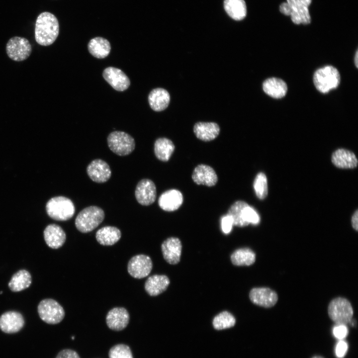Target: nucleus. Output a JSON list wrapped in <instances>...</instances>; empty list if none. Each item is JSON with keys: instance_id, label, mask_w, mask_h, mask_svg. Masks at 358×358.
<instances>
[{"instance_id": "2eb2a0df", "label": "nucleus", "mask_w": 358, "mask_h": 358, "mask_svg": "<svg viewBox=\"0 0 358 358\" xmlns=\"http://www.w3.org/2000/svg\"><path fill=\"white\" fill-rule=\"evenodd\" d=\"M24 325V318L18 312L7 311L0 316V329L5 333H17L23 328Z\"/></svg>"}, {"instance_id": "f03ea898", "label": "nucleus", "mask_w": 358, "mask_h": 358, "mask_svg": "<svg viewBox=\"0 0 358 358\" xmlns=\"http://www.w3.org/2000/svg\"><path fill=\"white\" fill-rule=\"evenodd\" d=\"M312 0H286L279 6V11L284 15L290 16L295 24H308L311 16L308 7Z\"/></svg>"}, {"instance_id": "a211bd4d", "label": "nucleus", "mask_w": 358, "mask_h": 358, "mask_svg": "<svg viewBox=\"0 0 358 358\" xmlns=\"http://www.w3.org/2000/svg\"><path fill=\"white\" fill-rule=\"evenodd\" d=\"M182 246L179 239L170 237L163 242L161 249L163 257L171 265L178 264L181 256Z\"/></svg>"}, {"instance_id": "c03bdc74", "label": "nucleus", "mask_w": 358, "mask_h": 358, "mask_svg": "<svg viewBox=\"0 0 358 358\" xmlns=\"http://www.w3.org/2000/svg\"><path fill=\"white\" fill-rule=\"evenodd\" d=\"M2 293V291H1L0 292V294H1Z\"/></svg>"}, {"instance_id": "79ce46f5", "label": "nucleus", "mask_w": 358, "mask_h": 358, "mask_svg": "<svg viewBox=\"0 0 358 358\" xmlns=\"http://www.w3.org/2000/svg\"><path fill=\"white\" fill-rule=\"evenodd\" d=\"M358 51H357V52H356V54H355V63L356 66V67H357V68H358Z\"/></svg>"}, {"instance_id": "9b49d317", "label": "nucleus", "mask_w": 358, "mask_h": 358, "mask_svg": "<svg viewBox=\"0 0 358 358\" xmlns=\"http://www.w3.org/2000/svg\"><path fill=\"white\" fill-rule=\"evenodd\" d=\"M135 195L138 202L142 205L148 206L153 204L157 195L154 182L148 179H141L136 185Z\"/></svg>"}, {"instance_id": "f3484780", "label": "nucleus", "mask_w": 358, "mask_h": 358, "mask_svg": "<svg viewBox=\"0 0 358 358\" xmlns=\"http://www.w3.org/2000/svg\"><path fill=\"white\" fill-rule=\"evenodd\" d=\"M192 179L196 184L207 186L215 185L218 181V177L214 170L204 164L198 165L194 168Z\"/></svg>"}, {"instance_id": "58836bf2", "label": "nucleus", "mask_w": 358, "mask_h": 358, "mask_svg": "<svg viewBox=\"0 0 358 358\" xmlns=\"http://www.w3.org/2000/svg\"><path fill=\"white\" fill-rule=\"evenodd\" d=\"M348 348V345L346 342L340 340L336 345L335 348V354L338 358H343L346 355Z\"/></svg>"}, {"instance_id": "a878e982", "label": "nucleus", "mask_w": 358, "mask_h": 358, "mask_svg": "<svg viewBox=\"0 0 358 358\" xmlns=\"http://www.w3.org/2000/svg\"><path fill=\"white\" fill-rule=\"evenodd\" d=\"M121 236V231L114 226H104L97 231L95 237L101 245L111 246L117 242Z\"/></svg>"}, {"instance_id": "a19ab883", "label": "nucleus", "mask_w": 358, "mask_h": 358, "mask_svg": "<svg viewBox=\"0 0 358 358\" xmlns=\"http://www.w3.org/2000/svg\"><path fill=\"white\" fill-rule=\"evenodd\" d=\"M353 228L356 231L358 230V209L353 214L351 219Z\"/></svg>"}, {"instance_id": "6ab92c4d", "label": "nucleus", "mask_w": 358, "mask_h": 358, "mask_svg": "<svg viewBox=\"0 0 358 358\" xmlns=\"http://www.w3.org/2000/svg\"><path fill=\"white\" fill-rule=\"evenodd\" d=\"M183 195L177 189H173L163 192L159 197L158 204L163 210L174 211L178 209L183 202Z\"/></svg>"}, {"instance_id": "6e6552de", "label": "nucleus", "mask_w": 358, "mask_h": 358, "mask_svg": "<svg viewBox=\"0 0 358 358\" xmlns=\"http://www.w3.org/2000/svg\"><path fill=\"white\" fill-rule=\"evenodd\" d=\"M37 311L41 319L49 324L59 323L65 316L62 306L52 299L41 300L38 305Z\"/></svg>"}, {"instance_id": "9d476101", "label": "nucleus", "mask_w": 358, "mask_h": 358, "mask_svg": "<svg viewBox=\"0 0 358 358\" xmlns=\"http://www.w3.org/2000/svg\"><path fill=\"white\" fill-rule=\"evenodd\" d=\"M151 258L145 255L140 254L133 257L129 261L127 270L129 274L135 278H143L147 276L152 269Z\"/></svg>"}, {"instance_id": "39448f33", "label": "nucleus", "mask_w": 358, "mask_h": 358, "mask_svg": "<svg viewBox=\"0 0 358 358\" xmlns=\"http://www.w3.org/2000/svg\"><path fill=\"white\" fill-rule=\"evenodd\" d=\"M313 82L318 90L326 93L339 86L340 75L336 68L332 66H326L318 69L315 72Z\"/></svg>"}, {"instance_id": "f704fd0d", "label": "nucleus", "mask_w": 358, "mask_h": 358, "mask_svg": "<svg viewBox=\"0 0 358 358\" xmlns=\"http://www.w3.org/2000/svg\"><path fill=\"white\" fill-rule=\"evenodd\" d=\"M108 356L109 358H133L129 347L122 344L111 347L109 351Z\"/></svg>"}, {"instance_id": "5701e85b", "label": "nucleus", "mask_w": 358, "mask_h": 358, "mask_svg": "<svg viewBox=\"0 0 358 358\" xmlns=\"http://www.w3.org/2000/svg\"><path fill=\"white\" fill-rule=\"evenodd\" d=\"M170 284L165 275L155 274L149 277L145 283V289L151 296L158 295L165 291Z\"/></svg>"}, {"instance_id": "cd10ccee", "label": "nucleus", "mask_w": 358, "mask_h": 358, "mask_svg": "<svg viewBox=\"0 0 358 358\" xmlns=\"http://www.w3.org/2000/svg\"><path fill=\"white\" fill-rule=\"evenodd\" d=\"M224 7L234 20H241L246 16L247 6L244 0H224Z\"/></svg>"}, {"instance_id": "e433bc0d", "label": "nucleus", "mask_w": 358, "mask_h": 358, "mask_svg": "<svg viewBox=\"0 0 358 358\" xmlns=\"http://www.w3.org/2000/svg\"><path fill=\"white\" fill-rule=\"evenodd\" d=\"M334 337L339 339L343 340L346 338L348 334V329L346 325L337 324L333 330Z\"/></svg>"}, {"instance_id": "aec40b11", "label": "nucleus", "mask_w": 358, "mask_h": 358, "mask_svg": "<svg viewBox=\"0 0 358 358\" xmlns=\"http://www.w3.org/2000/svg\"><path fill=\"white\" fill-rule=\"evenodd\" d=\"M43 234L46 244L52 249L60 248L66 239V235L63 229L55 224L48 225L44 229Z\"/></svg>"}, {"instance_id": "2f4dec72", "label": "nucleus", "mask_w": 358, "mask_h": 358, "mask_svg": "<svg viewBox=\"0 0 358 358\" xmlns=\"http://www.w3.org/2000/svg\"><path fill=\"white\" fill-rule=\"evenodd\" d=\"M248 205L246 202L238 200L230 207L227 214L232 218L234 225L242 227L249 225L243 217L244 209Z\"/></svg>"}, {"instance_id": "4be33fe9", "label": "nucleus", "mask_w": 358, "mask_h": 358, "mask_svg": "<svg viewBox=\"0 0 358 358\" xmlns=\"http://www.w3.org/2000/svg\"><path fill=\"white\" fill-rule=\"evenodd\" d=\"M193 131L198 139L203 141H210L218 136L220 127L215 122H199L195 124Z\"/></svg>"}, {"instance_id": "7ed1b4c3", "label": "nucleus", "mask_w": 358, "mask_h": 358, "mask_svg": "<svg viewBox=\"0 0 358 358\" xmlns=\"http://www.w3.org/2000/svg\"><path fill=\"white\" fill-rule=\"evenodd\" d=\"M104 211L99 207L90 206L82 210L75 219V226L82 233H88L95 229L103 221Z\"/></svg>"}, {"instance_id": "20e7f679", "label": "nucleus", "mask_w": 358, "mask_h": 358, "mask_svg": "<svg viewBox=\"0 0 358 358\" xmlns=\"http://www.w3.org/2000/svg\"><path fill=\"white\" fill-rule=\"evenodd\" d=\"M46 210L51 218L57 221H67L74 216L75 207L70 199L58 196L51 198L47 202Z\"/></svg>"}, {"instance_id": "393cba45", "label": "nucleus", "mask_w": 358, "mask_h": 358, "mask_svg": "<svg viewBox=\"0 0 358 358\" xmlns=\"http://www.w3.org/2000/svg\"><path fill=\"white\" fill-rule=\"evenodd\" d=\"M263 89L266 93L274 98H280L287 92L286 84L281 79L270 78L266 80L263 84Z\"/></svg>"}, {"instance_id": "0eeeda50", "label": "nucleus", "mask_w": 358, "mask_h": 358, "mask_svg": "<svg viewBox=\"0 0 358 358\" xmlns=\"http://www.w3.org/2000/svg\"><path fill=\"white\" fill-rule=\"evenodd\" d=\"M107 141L110 150L120 156L129 155L135 148L134 139L123 131L111 132L107 137Z\"/></svg>"}, {"instance_id": "37998d69", "label": "nucleus", "mask_w": 358, "mask_h": 358, "mask_svg": "<svg viewBox=\"0 0 358 358\" xmlns=\"http://www.w3.org/2000/svg\"><path fill=\"white\" fill-rule=\"evenodd\" d=\"M313 358H322L321 357H319V356H316V357H313Z\"/></svg>"}, {"instance_id": "412c9836", "label": "nucleus", "mask_w": 358, "mask_h": 358, "mask_svg": "<svg viewBox=\"0 0 358 358\" xmlns=\"http://www.w3.org/2000/svg\"><path fill=\"white\" fill-rule=\"evenodd\" d=\"M331 161L334 166L340 169H354L358 163L355 154L343 148L338 149L332 153Z\"/></svg>"}, {"instance_id": "1a4fd4ad", "label": "nucleus", "mask_w": 358, "mask_h": 358, "mask_svg": "<svg viewBox=\"0 0 358 358\" xmlns=\"http://www.w3.org/2000/svg\"><path fill=\"white\" fill-rule=\"evenodd\" d=\"M5 49L6 54L10 59L20 62L29 57L32 52V46L26 38L14 36L7 41Z\"/></svg>"}, {"instance_id": "b1692460", "label": "nucleus", "mask_w": 358, "mask_h": 358, "mask_svg": "<svg viewBox=\"0 0 358 358\" xmlns=\"http://www.w3.org/2000/svg\"><path fill=\"white\" fill-rule=\"evenodd\" d=\"M170 101L168 91L163 88L153 89L148 95V101L151 108L156 111L165 109Z\"/></svg>"}, {"instance_id": "4468645a", "label": "nucleus", "mask_w": 358, "mask_h": 358, "mask_svg": "<svg viewBox=\"0 0 358 358\" xmlns=\"http://www.w3.org/2000/svg\"><path fill=\"white\" fill-rule=\"evenodd\" d=\"M87 173L89 178L97 183L106 182L111 176L109 165L99 159L93 160L89 164L87 168Z\"/></svg>"}, {"instance_id": "72a5a7b5", "label": "nucleus", "mask_w": 358, "mask_h": 358, "mask_svg": "<svg viewBox=\"0 0 358 358\" xmlns=\"http://www.w3.org/2000/svg\"><path fill=\"white\" fill-rule=\"evenodd\" d=\"M254 188L255 193L260 199H265L268 194L267 178L262 172L258 173L254 180Z\"/></svg>"}, {"instance_id": "423d86ee", "label": "nucleus", "mask_w": 358, "mask_h": 358, "mask_svg": "<svg viewBox=\"0 0 358 358\" xmlns=\"http://www.w3.org/2000/svg\"><path fill=\"white\" fill-rule=\"evenodd\" d=\"M330 319L337 324L350 323L353 316V309L350 302L343 297H337L331 301L328 307Z\"/></svg>"}, {"instance_id": "4c0bfd02", "label": "nucleus", "mask_w": 358, "mask_h": 358, "mask_svg": "<svg viewBox=\"0 0 358 358\" xmlns=\"http://www.w3.org/2000/svg\"><path fill=\"white\" fill-rule=\"evenodd\" d=\"M221 225L223 233L225 234L229 233L233 225L232 218L228 214L223 216L221 218Z\"/></svg>"}, {"instance_id": "7c9ffc66", "label": "nucleus", "mask_w": 358, "mask_h": 358, "mask_svg": "<svg viewBox=\"0 0 358 358\" xmlns=\"http://www.w3.org/2000/svg\"><path fill=\"white\" fill-rule=\"evenodd\" d=\"M231 260L232 264L235 266H251L256 261V255L249 248L239 249L235 251L231 255Z\"/></svg>"}, {"instance_id": "bb28decb", "label": "nucleus", "mask_w": 358, "mask_h": 358, "mask_svg": "<svg viewBox=\"0 0 358 358\" xmlns=\"http://www.w3.org/2000/svg\"><path fill=\"white\" fill-rule=\"evenodd\" d=\"M90 53L94 57L103 59L107 57L111 50L109 42L101 37H96L91 39L88 45Z\"/></svg>"}, {"instance_id": "c9c22d12", "label": "nucleus", "mask_w": 358, "mask_h": 358, "mask_svg": "<svg viewBox=\"0 0 358 358\" xmlns=\"http://www.w3.org/2000/svg\"><path fill=\"white\" fill-rule=\"evenodd\" d=\"M243 217L244 220L249 224L257 225L259 223L260 218L255 210L249 206H247L244 209Z\"/></svg>"}, {"instance_id": "f257e3e1", "label": "nucleus", "mask_w": 358, "mask_h": 358, "mask_svg": "<svg viewBox=\"0 0 358 358\" xmlns=\"http://www.w3.org/2000/svg\"><path fill=\"white\" fill-rule=\"evenodd\" d=\"M59 33V22L53 14L44 11L39 14L35 26V39L38 44L44 46L51 45Z\"/></svg>"}, {"instance_id": "ddd939ff", "label": "nucleus", "mask_w": 358, "mask_h": 358, "mask_svg": "<svg viewBox=\"0 0 358 358\" xmlns=\"http://www.w3.org/2000/svg\"><path fill=\"white\" fill-rule=\"evenodd\" d=\"M105 80L115 90L122 91L127 90L130 82L127 76L120 69L109 67L102 73Z\"/></svg>"}, {"instance_id": "473e14b6", "label": "nucleus", "mask_w": 358, "mask_h": 358, "mask_svg": "<svg viewBox=\"0 0 358 358\" xmlns=\"http://www.w3.org/2000/svg\"><path fill=\"white\" fill-rule=\"evenodd\" d=\"M235 323V318L230 313L223 311L214 317L212 324L215 329L220 330L231 328Z\"/></svg>"}, {"instance_id": "c756f323", "label": "nucleus", "mask_w": 358, "mask_h": 358, "mask_svg": "<svg viewBox=\"0 0 358 358\" xmlns=\"http://www.w3.org/2000/svg\"><path fill=\"white\" fill-rule=\"evenodd\" d=\"M31 282L30 273L26 270L21 269L13 275L8 285L12 291L18 292L29 287Z\"/></svg>"}, {"instance_id": "c85d7f7f", "label": "nucleus", "mask_w": 358, "mask_h": 358, "mask_svg": "<svg viewBox=\"0 0 358 358\" xmlns=\"http://www.w3.org/2000/svg\"><path fill=\"white\" fill-rule=\"evenodd\" d=\"M175 146L167 138H158L154 143V153L156 158L163 162H167L173 153Z\"/></svg>"}, {"instance_id": "f8f14e48", "label": "nucleus", "mask_w": 358, "mask_h": 358, "mask_svg": "<svg viewBox=\"0 0 358 358\" xmlns=\"http://www.w3.org/2000/svg\"><path fill=\"white\" fill-rule=\"evenodd\" d=\"M249 297L254 304L265 308L273 306L278 300L276 292L268 287L253 288L250 292Z\"/></svg>"}, {"instance_id": "ea45409f", "label": "nucleus", "mask_w": 358, "mask_h": 358, "mask_svg": "<svg viewBox=\"0 0 358 358\" xmlns=\"http://www.w3.org/2000/svg\"><path fill=\"white\" fill-rule=\"evenodd\" d=\"M56 358H80L78 354L71 349H64L61 351Z\"/></svg>"}, {"instance_id": "dca6fc26", "label": "nucleus", "mask_w": 358, "mask_h": 358, "mask_svg": "<svg viewBox=\"0 0 358 358\" xmlns=\"http://www.w3.org/2000/svg\"><path fill=\"white\" fill-rule=\"evenodd\" d=\"M130 316L127 310L123 307H115L111 309L106 316V323L109 328L114 331H121L128 325Z\"/></svg>"}]
</instances>
